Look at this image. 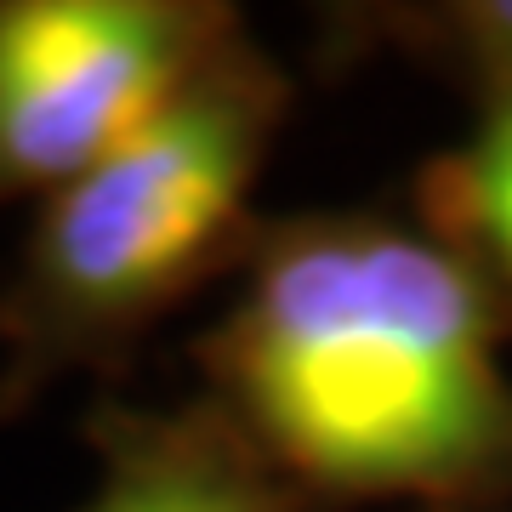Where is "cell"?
<instances>
[{"label": "cell", "mask_w": 512, "mask_h": 512, "mask_svg": "<svg viewBox=\"0 0 512 512\" xmlns=\"http://www.w3.org/2000/svg\"><path fill=\"white\" fill-rule=\"evenodd\" d=\"M501 285L427 228H256L200 342L211 404L285 484L342 501H478L512 484Z\"/></svg>", "instance_id": "6da1fadb"}, {"label": "cell", "mask_w": 512, "mask_h": 512, "mask_svg": "<svg viewBox=\"0 0 512 512\" xmlns=\"http://www.w3.org/2000/svg\"><path fill=\"white\" fill-rule=\"evenodd\" d=\"M291 80L239 29L183 97L40 200L0 285V421L69 370H120L165 313L251 251V188Z\"/></svg>", "instance_id": "7a4b0ae2"}, {"label": "cell", "mask_w": 512, "mask_h": 512, "mask_svg": "<svg viewBox=\"0 0 512 512\" xmlns=\"http://www.w3.org/2000/svg\"><path fill=\"white\" fill-rule=\"evenodd\" d=\"M86 439L97 490L80 512H302V490L211 399L188 410L103 404Z\"/></svg>", "instance_id": "277c9868"}, {"label": "cell", "mask_w": 512, "mask_h": 512, "mask_svg": "<svg viewBox=\"0 0 512 512\" xmlns=\"http://www.w3.org/2000/svg\"><path fill=\"white\" fill-rule=\"evenodd\" d=\"M427 217L512 296V74H495L473 143L427 171Z\"/></svg>", "instance_id": "5b68a950"}, {"label": "cell", "mask_w": 512, "mask_h": 512, "mask_svg": "<svg viewBox=\"0 0 512 512\" xmlns=\"http://www.w3.org/2000/svg\"><path fill=\"white\" fill-rule=\"evenodd\" d=\"M456 35L473 40L495 74H512V0H484V6L456 12Z\"/></svg>", "instance_id": "8992f818"}, {"label": "cell", "mask_w": 512, "mask_h": 512, "mask_svg": "<svg viewBox=\"0 0 512 512\" xmlns=\"http://www.w3.org/2000/svg\"><path fill=\"white\" fill-rule=\"evenodd\" d=\"M239 29L211 0H0V205L103 165Z\"/></svg>", "instance_id": "3957f363"}]
</instances>
